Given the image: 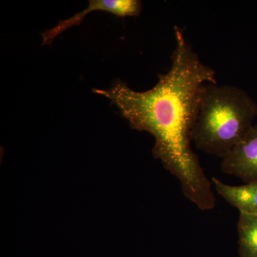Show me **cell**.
<instances>
[{"instance_id":"obj_1","label":"cell","mask_w":257,"mask_h":257,"mask_svg":"<svg viewBox=\"0 0 257 257\" xmlns=\"http://www.w3.org/2000/svg\"><path fill=\"white\" fill-rule=\"evenodd\" d=\"M175 37L170 69L152 89L138 92L116 79L107 89L93 91L109 99L132 128L154 137L155 158L178 179L190 202L211 210L216 204L212 184L193 152L191 134L202 88L217 83L216 72L203 63L178 26Z\"/></svg>"},{"instance_id":"obj_2","label":"cell","mask_w":257,"mask_h":257,"mask_svg":"<svg viewBox=\"0 0 257 257\" xmlns=\"http://www.w3.org/2000/svg\"><path fill=\"white\" fill-rule=\"evenodd\" d=\"M257 104L246 91L217 83L204 84L191 140L198 150L224 158L253 126Z\"/></svg>"},{"instance_id":"obj_3","label":"cell","mask_w":257,"mask_h":257,"mask_svg":"<svg viewBox=\"0 0 257 257\" xmlns=\"http://www.w3.org/2000/svg\"><path fill=\"white\" fill-rule=\"evenodd\" d=\"M89 3V6L81 13L59 22L55 27L42 33V45H50L62 32L80 25L84 18L92 12H106L119 18H126L139 16L143 9V3L139 0H90Z\"/></svg>"},{"instance_id":"obj_4","label":"cell","mask_w":257,"mask_h":257,"mask_svg":"<svg viewBox=\"0 0 257 257\" xmlns=\"http://www.w3.org/2000/svg\"><path fill=\"white\" fill-rule=\"evenodd\" d=\"M221 168L245 183L257 181V125H253L241 142L222 159Z\"/></svg>"},{"instance_id":"obj_5","label":"cell","mask_w":257,"mask_h":257,"mask_svg":"<svg viewBox=\"0 0 257 257\" xmlns=\"http://www.w3.org/2000/svg\"><path fill=\"white\" fill-rule=\"evenodd\" d=\"M211 183L217 194L239 212L257 215V181L243 185L232 186L212 177Z\"/></svg>"},{"instance_id":"obj_6","label":"cell","mask_w":257,"mask_h":257,"mask_svg":"<svg viewBox=\"0 0 257 257\" xmlns=\"http://www.w3.org/2000/svg\"><path fill=\"white\" fill-rule=\"evenodd\" d=\"M240 257H257V215L239 212L237 223Z\"/></svg>"}]
</instances>
